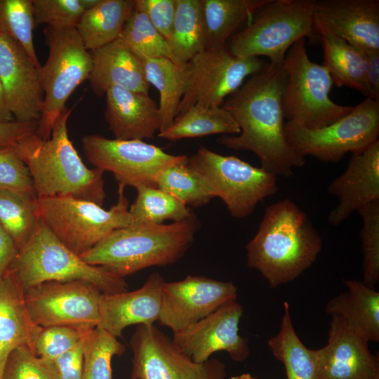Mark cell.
I'll use <instances>...</instances> for the list:
<instances>
[{
	"label": "cell",
	"instance_id": "8",
	"mask_svg": "<svg viewBox=\"0 0 379 379\" xmlns=\"http://www.w3.org/2000/svg\"><path fill=\"white\" fill-rule=\"evenodd\" d=\"M285 85L282 96L284 118L307 128L325 127L347 114L351 106L329 97L333 82L323 65L310 60L305 39L296 41L283 62Z\"/></svg>",
	"mask_w": 379,
	"mask_h": 379
},
{
	"label": "cell",
	"instance_id": "34",
	"mask_svg": "<svg viewBox=\"0 0 379 379\" xmlns=\"http://www.w3.org/2000/svg\"><path fill=\"white\" fill-rule=\"evenodd\" d=\"M36 197L8 190H0V226L18 249L34 233L40 220Z\"/></svg>",
	"mask_w": 379,
	"mask_h": 379
},
{
	"label": "cell",
	"instance_id": "2",
	"mask_svg": "<svg viewBox=\"0 0 379 379\" xmlns=\"http://www.w3.org/2000/svg\"><path fill=\"white\" fill-rule=\"evenodd\" d=\"M321 239L306 213L288 199L269 205L246 245L247 265L271 287L295 280L316 260Z\"/></svg>",
	"mask_w": 379,
	"mask_h": 379
},
{
	"label": "cell",
	"instance_id": "5",
	"mask_svg": "<svg viewBox=\"0 0 379 379\" xmlns=\"http://www.w3.org/2000/svg\"><path fill=\"white\" fill-rule=\"evenodd\" d=\"M9 270L24 290L50 281L83 280L102 293L128 291L124 278L102 267L91 265L65 246L41 220L27 244L19 249Z\"/></svg>",
	"mask_w": 379,
	"mask_h": 379
},
{
	"label": "cell",
	"instance_id": "40",
	"mask_svg": "<svg viewBox=\"0 0 379 379\" xmlns=\"http://www.w3.org/2000/svg\"><path fill=\"white\" fill-rule=\"evenodd\" d=\"M363 225L360 232L363 251V281L374 288L379 281V200L371 201L357 211Z\"/></svg>",
	"mask_w": 379,
	"mask_h": 379
},
{
	"label": "cell",
	"instance_id": "47",
	"mask_svg": "<svg viewBox=\"0 0 379 379\" xmlns=\"http://www.w3.org/2000/svg\"><path fill=\"white\" fill-rule=\"evenodd\" d=\"M39 121L21 122L13 120L0 122V148L15 146L23 138L34 133Z\"/></svg>",
	"mask_w": 379,
	"mask_h": 379
},
{
	"label": "cell",
	"instance_id": "41",
	"mask_svg": "<svg viewBox=\"0 0 379 379\" xmlns=\"http://www.w3.org/2000/svg\"><path fill=\"white\" fill-rule=\"evenodd\" d=\"M0 379H60L52 361L36 356L28 347L13 350Z\"/></svg>",
	"mask_w": 379,
	"mask_h": 379
},
{
	"label": "cell",
	"instance_id": "12",
	"mask_svg": "<svg viewBox=\"0 0 379 379\" xmlns=\"http://www.w3.org/2000/svg\"><path fill=\"white\" fill-rule=\"evenodd\" d=\"M81 145L87 160L95 168L112 173L118 185L135 188L155 187L154 180L161 171L187 158L186 155L168 154L140 140L87 135L81 138Z\"/></svg>",
	"mask_w": 379,
	"mask_h": 379
},
{
	"label": "cell",
	"instance_id": "39",
	"mask_svg": "<svg viewBox=\"0 0 379 379\" xmlns=\"http://www.w3.org/2000/svg\"><path fill=\"white\" fill-rule=\"evenodd\" d=\"M32 0H0V33L18 42L41 68L33 40Z\"/></svg>",
	"mask_w": 379,
	"mask_h": 379
},
{
	"label": "cell",
	"instance_id": "51",
	"mask_svg": "<svg viewBox=\"0 0 379 379\" xmlns=\"http://www.w3.org/2000/svg\"><path fill=\"white\" fill-rule=\"evenodd\" d=\"M100 1V0H81L84 11L93 8L98 5Z\"/></svg>",
	"mask_w": 379,
	"mask_h": 379
},
{
	"label": "cell",
	"instance_id": "24",
	"mask_svg": "<svg viewBox=\"0 0 379 379\" xmlns=\"http://www.w3.org/2000/svg\"><path fill=\"white\" fill-rule=\"evenodd\" d=\"M90 53L92 69L88 80L96 95H105L114 86L148 94L150 85L142 61L120 38Z\"/></svg>",
	"mask_w": 379,
	"mask_h": 379
},
{
	"label": "cell",
	"instance_id": "43",
	"mask_svg": "<svg viewBox=\"0 0 379 379\" xmlns=\"http://www.w3.org/2000/svg\"><path fill=\"white\" fill-rule=\"evenodd\" d=\"M84 330L65 326L41 327L34 343V354L53 361L81 341Z\"/></svg>",
	"mask_w": 379,
	"mask_h": 379
},
{
	"label": "cell",
	"instance_id": "17",
	"mask_svg": "<svg viewBox=\"0 0 379 379\" xmlns=\"http://www.w3.org/2000/svg\"><path fill=\"white\" fill-rule=\"evenodd\" d=\"M232 282L201 276H187L165 282L159 323L178 332L207 317L224 304L236 300Z\"/></svg>",
	"mask_w": 379,
	"mask_h": 379
},
{
	"label": "cell",
	"instance_id": "20",
	"mask_svg": "<svg viewBox=\"0 0 379 379\" xmlns=\"http://www.w3.org/2000/svg\"><path fill=\"white\" fill-rule=\"evenodd\" d=\"M328 343L315 350L319 379H379V360L368 341L340 316H331Z\"/></svg>",
	"mask_w": 379,
	"mask_h": 379
},
{
	"label": "cell",
	"instance_id": "19",
	"mask_svg": "<svg viewBox=\"0 0 379 379\" xmlns=\"http://www.w3.org/2000/svg\"><path fill=\"white\" fill-rule=\"evenodd\" d=\"M40 69L18 42L0 33V79L18 121L40 119L44 101Z\"/></svg>",
	"mask_w": 379,
	"mask_h": 379
},
{
	"label": "cell",
	"instance_id": "15",
	"mask_svg": "<svg viewBox=\"0 0 379 379\" xmlns=\"http://www.w3.org/2000/svg\"><path fill=\"white\" fill-rule=\"evenodd\" d=\"M131 379H224L225 365L215 359L194 362L154 325H138L130 340Z\"/></svg>",
	"mask_w": 379,
	"mask_h": 379
},
{
	"label": "cell",
	"instance_id": "7",
	"mask_svg": "<svg viewBox=\"0 0 379 379\" xmlns=\"http://www.w3.org/2000/svg\"><path fill=\"white\" fill-rule=\"evenodd\" d=\"M118 185L117 201L109 210L72 196L36 198L40 218L65 246L81 256L112 231L133 223L125 187Z\"/></svg>",
	"mask_w": 379,
	"mask_h": 379
},
{
	"label": "cell",
	"instance_id": "42",
	"mask_svg": "<svg viewBox=\"0 0 379 379\" xmlns=\"http://www.w3.org/2000/svg\"><path fill=\"white\" fill-rule=\"evenodd\" d=\"M35 25L57 29L75 27L84 12L81 0H32Z\"/></svg>",
	"mask_w": 379,
	"mask_h": 379
},
{
	"label": "cell",
	"instance_id": "21",
	"mask_svg": "<svg viewBox=\"0 0 379 379\" xmlns=\"http://www.w3.org/2000/svg\"><path fill=\"white\" fill-rule=\"evenodd\" d=\"M327 190L338 199L328 216L333 226L339 225L361 206L379 200V140L353 154L345 171L330 183Z\"/></svg>",
	"mask_w": 379,
	"mask_h": 379
},
{
	"label": "cell",
	"instance_id": "18",
	"mask_svg": "<svg viewBox=\"0 0 379 379\" xmlns=\"http://www.w3.org/2000/svg\"><path fill=\"white\" fill-rule=\"evenodd\" d=\"M313 20L319 36L328 33L365 52L379 51L378 0H314Z\"/></svg>",
	"mask_w": 379,
	"mask_h": 379
},
{
	"label": "cell",
	"instance_id": "29",
	"mask_svg": "<svg viewBox=\"0 0 379 379\" xmlns=\"http://www.w3.org/2000/svg\"><path fill=\"white\" fill-rule=\"evenodd\" d=\"M133 11V0H100L85 11L75 29L86 49L92 51L119 39Z\"/></svg>",
	"mask_w": 379,
	"mask_h": 379
},
{
	"label": "cell",
	"instance_id": "26",
	"mask_svg": "<svg viewBox=\"0 0 379 379\" xmlns=\"http://www.w3.org/2000/svg\"><path fill=\"white\" fill-rule=\"evenodd\" d=\"M347 291L326 305L327 314L341 317L366 340L379 341V293L362 282L346 280Z\"/></svg>",
	"mask_w": 379,
	"mask_h": 379
},
{
	"label": "cell",
	"instance_id": "36",
	"mask_svg": "<svg viewBox=\"0 0 379 379\" xmlns=\"http://www.w3.org/2000/svg\"><path fill=\"white\" fill-rule=\"evenodd\" d=\"M187 159L161 171L154 185L186 206H201L216 197L204 178L189 166Z\"/></svg>",
	"mask_w": 379,
	"mask_h": 379
},
{
	"label": "cell",
	"instance_id": "37",
	"mask_svg": "<svg viewBox=\"0 0 379 379\" xmlns=\"http://www.w3.org/2000/svg\"><path fill=\"white\" fill-rule=\"evenodd\" d=\"M82 379H112V359L124 354L126 347L100 326L83 331Z\"/></svg>",
	"mask_w": 379,
	"mask_h": 379
},
{
	"label": "cell",
	"instance_id": "45",
	"mask_svg": "<svg viewBox=\"0 0 379 379\" xmlns=\"http://www.w3.org/2000/svg\"><path fill=\"white\" fill-rule=\"evenodd\" d=\"M134 9L144 13L153 27L167 41L172 32L175 0H133Z\"/></svg>",
	"mask_w": 379,
	"mask_h": 379
},
{
	"label": "cell",
	"instance_id": "28",
	"mask_svg": "<svg viewBox=\"0 0 379 379\" xmlns=\"http://www.w3.org/2000/svg\"><path fill=\"white\" fill-rule=\"evenodd\" d=\"M146 79L159 93V129L169 128L178 113L190 79L189 63L180 65L167 58L142 61Z\"/></svg>",
	"mask_w": 379,
	"mask_h": 379
},
{
	"label": "cell",
	"instance_id": "25",
	"mask_svg": "<svg viewBox=\"0 0 379 379\" xmlns=\"http://www.w3.org/2000/svg\"><path fill=\"white\" fill-rule=\"evenodd\" d=\"M41 329L29 314L24 290L8 270L0 279V378L13 350L27 346L34 353V343Z\"/></svg>",
	"mask_w": 379,
	"mask_h": 379
},
{
	"label": "cell",
	"instance_id": "10",
	"mask_svg": "<svg viewBox=\"0 0 379 379\" xmlns=\"http://www.w3.org/2000/svg\"><path fill=\"white\" fill-rule=\"evenodd\" d=\"M379 100L366 98L352 107L345 116L316 129L298 123H286L288 144L301 156H311L320 161L336 163L347 153L362 152L378 140Z\"/></svg>",
	"mask_w": 379,
	"mask_h": 379
},
{
	"label": "cell",
	"instance_id": "33",
	"mask_svg": "<svg viewBox=\"0 0 379 379\" xmlns=\"http://www.w3.org/2000/svg\"><path fill=\"white\" fill-rule=\"evenodd\" d=\"M167 43L180 65L188 63L204 51L201 0H175L174 21Z\"/></svg>",
	"mask_w": 379,
	"mask_h": 379
},
{
	"label": "cell",
	"instance_id": "4",
	"mask_svg": "<svg viewBox=\"0 0 379 379\" xmlns=\"http://www.w3.org/2000/svg\"><path fill=\"white\" fill-rule=\"evenodd\" d=\"M197 230L194 217L168 225L132 223L112 231L81 258L124 278L149 267L175 263L190 247Z\"/></svg>",
	"mask_w": 379,
	"mask_h": 379
},
{
	"label": "cell",
	"instance_id": "46",
	"mask_svg": "<svg viewBox=\"0 0 379 379\" xmlns=\"http://www.w3.org/2000/svg\"><path fill=\"white\" fill-rule=\"evenodd\" d=\"M60 379H82L84 352L81 339L74 347L53 361Z\"/></svg>",
	"mask_w": 379,
	"mask_h": 379
},
{
	"label": "cell",
	"instance_id": "31",
	"mask_svg": "<svg viewBox=\"0 0 379 379\" xmlns=\"http://www.w3.org/2000/svg\"><path fill=\"white\" fill-rule=\"evenodd\" d=\"M267 344L276 359L283 363L287 379H319L316 350L308 349L296 334L288 302H284L279 331Z\"/></svg>",
	"mask_w": 379,
	"mask_h": 379
},
{
	"label": "cell",
	"instance_id": "6",
	"mask_svg": "<svg viewBox=\"0 0 379 379\" xmlns=\"http://www.w3.org/2000/svg\"><path fill=\"white\" fill-rule=\"evenodd\" d=\"M314 0H270L241 31L234 34L228 51L240 58L265 56L282 63L300 39H320L313 20Z\"/></svg>",
	"mask_w": 379,
	"mask_h": 379
},
{
	"label": "cell",
	"instance_id": "1",
	"mask_svg": "<svg viewBox=\"0 0 379 379\" xmlns=\"http://www.w3.org/2000/svg\"><path fill=\"white\" fill-rule=\"evenodd\" d=\"M285 79L283 62H269L228 96L222 107L234 117L240 133L221 137L218 142L230 149L252 152L263 169L289 178L293 168L303 166L306 161L286 138L282 106Z\"/></svg>",
	"mask_w": 379,
	"mask_h": 379
},
{
	"label": "cell",
	"instance_id": "48",
	"mask_svg": "<svg viewBox=\"0 0 379 379\" xmlns=\"http://www.w3.org/2000/svg\"><path fill=\"white\" fill-rule=\"evenodd\" d=\"M367 67L366 82L368 97L373 100H379V51L366 52Z\"/></svg>",
	"mask_w": 379,
	"mask_h": 379
},
{
	"label": "cell",
	"instance_id": "11",
	"mask_svg": "<svg viewBox=\"0 0 379 379\" xmlns=\"http://www.w3.org/2000/svg\"><path fill=\"white\" fill-rule=\"evenodd\" d=\"M187 162L235 218L247 217L260 201L278 191L275 175L234 156H224L201 147L188 157Z\"/></svg>",
	"mask_w": 379,
	"mask_h": 379
},
{
	"label": "cell",
	"instance_id": "16",
	"mask_svg": "<svg viewBox=\"0 0 379 379\" xmlns=\"http://www.w3.org/2000/svg\"><path fill=\"white\" fill-rule=\"evenodd\" d=\"M243 308L230 301L197 322L173 333V343L194 362L208 361L216 352H227L232 360L242 361L250 353L248 339L239 333Z\"/></svg>",
	"mask_w": 379,
	"mask_h": 379
},
{
	"label": "cell",
	"instance_id": "49",
	"mask_svg": "<svg viewBox=\"0 0 379 379\" xmlns=\"http://www.w3.org/2000/svg\"><path fill=\"white\" fill-rule=\"evenodd\" d=\"M18 251L13 239L0 226V279L9 270Z\"/></svg>",
	"mask_w": 379,
	"mask_h": 379
},
{
	"label": "cell",
	"instance_id": "9",
	"mask_svg": "<svg viewBox=\"0 0 379 379\" xmlns=\"http://www.w3.org/2000/svg\"><path fill=\"white\" fill-rule=\"evenodd\" d=\"M44 34L48 55L40 69L44 101L35 134L47 139L55 120L67 107L70 95L88 79L92 58L75 27L57 29L46 26Z\"/></svg>",
	"mask_w": 379,
	"mask_h": 379
},
{
	"label": "cell",
	"instance_id": "50",
	"mask_svg": "<svg viewBox=\"0 0 379 379\" xmlns=\"http://www.w3.org/2000/svg\"><path fill=\"white\" fill-rule=\"evenodd\" d=\"M13 120L15 119L9 109L0 79V122H10Z\"/></svg>",
	"mask_w": 379,
	"mask_h": 379
},
{
	"label": "cell",
	"instance_id": "44",
	"mask_svg": "<svg viewBox=\"0 0 379 379\" xmlns=\"http://www.w3.org/2000/svg\"><path fill=\"white\" fill-rule=\"evenodd\" d=\"M0 190L36 197L29 170L14 146L0 148Z\"/></svg>",
	"mask_w": 379,
	"mask_h": 379
},
{
	"label": "cell",
	"instance_id": "32",
	"mask_svg": "<svg viewBox=\"0 0 379 379\" xmlns=\"http://www.w3.org/2000/svg\"><path fill=\"white\" fill-rule=\"evenodd\" d=\"M240 128L232 116L221 107H208L194 105L178 114L167 129L158 137L169 140L201 137L213 134L238 135Z\"/></svg>",
	"mask_w": 379,
	"mask_h": 379
},
{
	"label": "cell",
	"instance_id": "35",
	"mask_svg": "<svg viewBox=\"0 0 379 379\" xmlns=\"http://www.w3.org/2000/svg\"><path fill=\"white\" fill-rule=\"evenodd\" d=\"M136 190L137 197L129 207L133 223L162 225L166 220L180 222L194 217L184 203L157 187L142 185Z\"/></svg>",
	"mask_w": 379,
	"mask_h": 379
},
{
	"label": "cell",
	"instance_id": "52",
	"mask_svg": "<svg viewBox=\"0 0 379 379\" xmlns=\"http://www.w3.org/2000/svg\"><path fill=\"white\" fill-rule=\"evenodd\" d=\"M230 379H258V378L252 376L251 374L248 373H242L238 375L232 376L231 377Z\"/></svg>",
	"mask_w": 379,
	"mask_h": 379
},
{
	"label": "cell",
	"instance_id": "3",
	"mask_svg": "<svg viewBox=\"0 0 379 379\" xmlns=\"http://www.w3.org/2000/svg\"><path fill=\"white\" fill-rule=\"evenodd\" d=\"M72 111L66 107L60 114L48 138L34 133L14 147L29 170L37 198L72 196L102 206L104 171L87 168L69 140L67 120Z\"/></svg>",
	"mask_w": 379,
	"mask_h": 379
},
{
	"label": "cell",
	"instance_id": "14",
	"mask_svg": "<svg viewBox=\"0 0 379 379\" xmlns=\"http://www.w3.org/2000/svg\"><path fill=\"white\" fill-rule=\"evenodd\" d=\"M188 63L190 79L178 114L194 105L221 107L246 77L262 71L269 64L257 57L235 56L225 48L205 50Z\"/></svg>",
	"mask_w": 379,
	"mask_h": 379
},
{
	"label": "cell",
	"instance_id": "27",
	"mask_svg": "<svg viewBox=\"0 0 379 379\" xmlns=\"http://www.w3.org/2000/svg\"><path fill=\"white\" fill-rule=\"evenodd\" d=\"M270 0H201L205 50L225 48L243 22L252 20Z\"/></svg>",
	"mask_w": 379,
	"mask_h": 379
},
{
	"label": "cell",
	"instance_id": "30",
	"mask_svg": "<svg viewBox=\"0 0 379 379\" xmlns=\"http://www.w3.org/2000/svg\"><path fill=\"white\" fill-rule=\"evenodd\" d=\"M324 50V67L328 70L333 84L360 91L366 98V53L334 35H319Z\"/></svg>",
	"mask_w": 379,
	"mask_h": 379
},
{
	"label": "cell",
	"instance_id": "22",
	"mask_svg": "<svg viewBox=\"0 0 379 379\" xmlns=\"http://www.w3.org/2000/svg\"><path fill=\"white\" fill-rule=\"evenodd\" d=\"M165 282L159 273L154 272L135 291L102 293L99 326L117 338L127 326L154 325L159 318Z\"/></svg>",
	"mask_w": 379,
	"mask_h": 379
},
{
	"label": "cell",
	"instance_id": "38",
	"mask_svg": "<svg viewBox=\"0 0 379 379\" xmlns=\"http://www.w3.org/2000/svg\"><path fill=\"white\" fill-rule=\"evenodd\" d=\"M119 38L142 61L167 58L177 63L166 39L153 27L142 12L134 9Z\"/></svg>",
	"mask_w": 379,
	"mask_h": 379
},
{
	"label": "cell",
	"instance_id": "13",
	"mask_svg": "<svg viewBox=\"0 0 379 379\" xmlns=\"http://www.w3.org/2000/svg\"><path fill=\"white\" fill-rule=\"evenodd\" d=\"M102 293L86 281H50L25 290L24 298L32 320L39 326L90 329L100 324Z\"/></svg>",
	"mask_w": 379,
	"mask_h": 379
},
{
	"label": "cell",
	"instance_id": "23",
	"mask_svg": "<svg viewBox=\"0 0 379 379\" xmlns=\"http://www.w3.org/2000/svg\"><path fill=\"white\" fill-rule=\"evenodd\" d=\"M105 95V117L114 139L154 138L159 129V112L149 94L114 86Z\"/></svg>",
	"mask_w": 379,
	"mask_h": 379
}]
</instances>
